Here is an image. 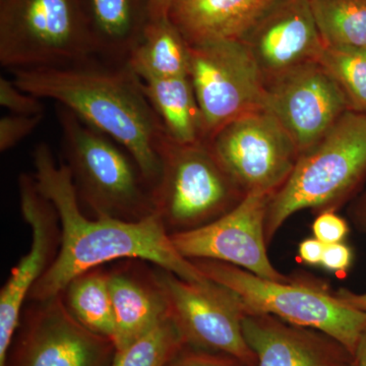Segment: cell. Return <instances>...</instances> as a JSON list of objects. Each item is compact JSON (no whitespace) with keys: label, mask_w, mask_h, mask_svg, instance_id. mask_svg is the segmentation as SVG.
<instances>
[{"label":"cell","mask_w":366,"mask_h":366,"mask_svg":"<svg viewBox=\"0 0 366 366\" xmlns=\"http://www.w3.org/2000/svg\"><path fill=\"white\" fill-rule=\"evenodd\" d=\"M33 163L38 189L59 214L61 240L56 259L34 285L28 300L61 295L79 274L122 259H143L189 282L207 280L194 262L175 249L157 214L139 221L108 216L91 220L79 209L71 171L66 163L56 162L48 144L36 146Z\"/></svg>","instance_id":"1"},{"label":"cell","mask_w":366,"mask_h":366,"mask_svg":"<svg viewBox=\"0 0 366 366\" xmlns=\"http://www.w3.org/2000/svg\"><path fill=\"white\" fill-rule=\"evenodd\" d=\"M14 85L52 99L122 146L151 190L161 174L167 134L144 95L143 81L127 64L98 57L64 66L14 69Z\"/></svg>","instance_id":"2"},{"label":"cell","mask_w":366,"mask_h":366,"mask_svg":"<svg viewBox=\"0 0 366 366\" xmlns=\"http://www.w3.org/2000/svg\"><path fill=\"white\" fill-rule=\"evenodd\" d=\"M62 150L78 196L96 217L139 221L155 213L151 189L137 163L112 137L57 104Z\"/></svg>","instance_id":"3"},{"label":"cell","mask_w":366,"mask_h":366,"mask_svg":"<svg viewBox=\"0 0 366 366\" xmlns=\"http://www.w3.org/2000/svg\"><path fill=\"white\" fill-rule=\"evenodd\" d=\"M366 174V113L349 109L322 139L298 157L292 172L269 201L267 242L303 209L337 203Z\"/></svg>","instance_id":"4"},{"label":"cell","mask_w":366,"mask_h":366,"mask_svg":"<svg viewBox=\"0 0 366 366\" xmlns=\"http://www.w3.org/2000/svg\"><path fill=\"white\" fill-rule=\"evenodd\" d=\"M206 278L225 286L242 300L247 315H269L295 326L329 335L355 352L366 330V312L346 305L320 286L262 278L226 262L194 259Z\"/></svg>","instance_id":"5"},{"label":"cell","mask_w":366,"mask_h":366,"mask_svg":"<svg viewBox=\"0 0 366 366\" xmlns=\"http://www.w3.org/2000/svg\"><path fill=\"white\" fill-rule=\"evenodd\" d=\"M94 57L83 0H0L2 66H64Z\"/></svg>","instance_id":"6"},{"label":"cell","mask_w":366,"mask_h":366,"mask_svg":"<svg viewBox=\"0 0 366 366\" xmlns=\"http://www.w3.org/2000/svg\"><path fill=\"white\" fill-rule=\"evenodd\" d=\"M160 154L162 168L152 199L169 234L213 222L244 197L208 142L183 146L167 136Z\"/></svg>","instance_id":"7"},{"label":"cell","mask_w":366,"mask_h":366,"mask_svg":"<svg viewBox=\"0 0 366 366\" xmlns=\"http://www.w3.org/2000/svg\"><path fill=\"white\" fill-rule=\"evenodd\" d=\"M189 76L204 142L236 118L264 108L266 81L242 40L189 46Z\"/></svg>","instance_id":"8"},{"label":"cell","mask_w":366,"mask_h":366,"mask_svg":"<svg viewBox=\"0 0 366 366\" xmlns=\"http://www.w3.org/2000/svg\"><path fill=\"white\" fill-rule=\"evenodd\" d=\"M243 194H274L292 172L300 151L279 120L264 109L236 118L208 142Z\"/></svg>","instance_id":"9"},{"label":"cell","mask_w":366,"mask_h":366,"mask_svg":"<svg viewBox=\"0 0 366 366\" xmlns=\"http://www.w3.org/2000/svg\"><path fill=\"white\" fill-rule=\"evenodd\" d=\"M157 268L167 295L170 320L185 344L257 366L255 354L243 335L247 312L233 291L208 278L189 282Z\"/></svg>","instance_id":"10"},{"label":"cell","mask_w":366,"mask_h":366,"mask_svg":"<svg viewBox=\"0 0 366 366\" xmlns=\"http://www.w3.org/2000/svg\"><path fill=\"white\" fill-rule=\"evenodd\" d=\"M31 301L21 315L6 366H112L114 342L83 326L62 293Z\"/></svg>","instance_id":"11"},{"label":"cell","mask_w":366,"mask_h":366,"mask_svg":"<svg viewBox=\"0 0 366 366\" xmlns=\"http://www.w3.org/2000/svg\"><path fill=\"white\" fill-rule=\"evenodd\" d=\"M273 194H245L234 208L213 222L182 232L171 233L175 249L185 259L226 262L269 279L291 278L274 269L267 254L266 218Z\"/></svg>","instance_id":"12"},{"label":"cell","mask_w":366,"mask_h":366,"mask_svg":"<svg viewBox=\"0 0 366 366\" xmlns=\"http://www.w3.org/2000/svg\"><path fill=\"white\" fill-rule=\"evenodd\" d=\"M262 109L283 125L301 155L350 107L333 76L319 61H310L267 81Z\"/></svg>","instance_id":"13"},{"label":"cell","mask_w":366,"mask_h":366,"mask_svg":"<svg viewBox=\"0 0 366 366\" xmlns=\"http://www.w3.org/2000/svg\"><path fill=\"white\" fill-rule=\"evenodd\" d=\"M19 190L21 215L32 229V244L0 291V366L6 365L24 302L56 259L61 240L59 214L38 189L34 175L21 174Z\"/></svg>","instance_id":"14"},{"label":"cell","mask_w":366,"mask_h":366,"mask_svg":"<svg viewBox=\"0 0 366 366\" xmlns=\"http://www.w3.org/2000/svg\"><path fill=\"white\" fill-rule=\"evenodd\" d=\"M264 81L310 61L326 47L310 0H276L242 39Z\"/></svg>","instance_id":"15"},{"label":"cell","mask_w":366,"mask_h":366,"mask_svg":"<svg viewBox=\"0 0 366 366\" xmlns=\"http://www.w3.org/2000/svg\"><path fill=\"white\" fill-rule=\"evenodd\" d=\"M242 329L257 366H354V355L346 347L317 330L249 314Z\"/></svg>","instance_id":"16"},{"label":"cell","mask_w":366,"mask_h":366,"mask_svg":"<svg viewBox=\"0 0 366 366\" xmlns=\"http://www.w3.org/2000/svg\"><path fill=\"white\" fill-rule=\"evenodd\" d=\"M143 259H122L108 269V283L114 310V344L124 350L170 319L169 303L158 268Z\"/></svg>","instance_id":"17"},{"label":"cell","mask_w":366,"mask_h":366,"mask_svg":"<svg viewBox=\"0 0 366 366\" xmlns=\"http://www.w3.org/2000/svg\"><path fill=\"white\" fill-rule=\"evenodd\" d=\"M276 0H173L169 19L189 46L242 40Z\"/></svg>","instance_id":"18"},{"label":"cell","mask_w":366,"mask_h":366,"mask_svg":"<svg viewBox=\"0 0 366 366\" xmlns=\"http://www.w3.org/2000/svg\"><path fill=\"white\" fill-rule=\"evenodd\" d=\"M98 59L127 64L151 21L149 0H83Z\"/></svg>","instance_id":"19"},{"label":"cell","mask_w":366,"mask_h":366,"mask_svg":"<svg viewBox=\"0 0 366 366\" xmlns=\"http://www.w3.org/2000/svg\"><path fill=\"white\" fill-rule=\"evenodd\" d=\"M143 90L171 141L183 146L204 142L201 112L189 76L149 79L143 81Z\"/></svg>","instance_id":"20"},{"label":"cell","mask_w":366,"mask_h":366,"mask_svg":"<svg viewBox=\"0 0 366 366\" xmlns=\"http://www.w3.org/2000/svg\"><path fill=\"white\" fill-rule=\"evenodd\" d=\"M127 64L143 81L189 76V45L169 16L151 21Z\"/></svg>","instance_id":"21"},{"label":"cell","mask_w":366,"mask_h":366,"mask_svg":"<svg viewBox=\"0 0 366 366\" xmlns=\"http://www.w3.org/2000/svg\"><path fill=\"white\" fill-rule=\"evenodd\" d=\"M64 302L71 315L86 329L114 342V310L108 269L104 266L89 269L72 279L64 291Z\"/></svg>","instance_id":"22"},{"label":"cell","mask_w":366,"mask_h":366,"mask_svg":"<svg viewBox=\"0 0 366 366\" xmlns=\"http://www.w3.org/2000/svg\"><path fill=\"white\" fill-rule=\"evenodd\" d=\"M326 46L366 47V0H310Z\"/></svg>","instance_id":"23"},{"label":"cell","mask_w":366,"mask_h":366,"mask_svg":"<svg viewBox=\"0 0 366 366\" xmlns=\"http://www.w3.org/2000/svg\"><path fill=\"white\" fill-rule=\"evenodd\" d=\"M317 61L340 86L350 109L366 112V47L326 46Z\"/></svg>","instance_id":"24"},{"label":"cell","mask_w":366,"mask_h":366,"mask_svg":"<svg viewBox=\"0 0 366 366\" xmlns=\"http://www.w3.org/2000/svg\"><path fill=\"white\" fill-rule=\"evenodd\" d=\"M184 344L169 319L124 350L117 351L112 366H166Z\"/></svg>","instance_id":"25"},{"label":"cell","mask_w":366,"mask_h":366,"mask_svg":"<svg viewBox=\"0 0 366 366\" xmlns=\"http://www.w3.org/2000/svg\"><path fill=\"white\" fill-rule=\"evenodd\" d=\"M0 105L11 114H44V106L40 98L21 91L14 85L13 79L0 78Z\"/></svg>","instance_id":"26"},{"label":"cell","mask_w":366,"mask_h":366,"mask_svg":"<svg viewBox=\"0 0 366 366\" xmlns=\"http://www.w3.org/2000/svg\"><path fill=\"white\" fill-rule=\"evenodd\" d=\"M44 118L39 115H6L0 119V151L4 153L35 131Z\"/></svg>","instance_id":"27"},{"label":"cell","mask_w":366,"mask_h":366,"mask_svg":"<svg viewBox=\"0 0 366 366\" xmlns=\"http://www.w3.org/2000/svg\"><path fill=\"white\" fill-rule=\"evenodd\" d=\"M166 366H252L228 354L211 352L184 344Z\"/></svg>","instance_id":"28"},{"label":"cell","mask_w":366,"mask_h":366,"mask_svg":"<svg viewBox=\"0 0 366 366\" xmlns=\"http://www.w3.org/2000/svg\"><path fill=\"white\" fill-rule=\"evenodd\" d=\"M315 237L325 244L343 242L348 235V224L342 217L334 212L326 211L320 213L312 224Z\"/></svg>","instance_id":"29"},{"label":"cell","mask_w":366,"mask_h":366,"mask_svg":"<svg viewBox=\"0 0 366 366\" xmlns=\"http://www.w3.org/2000/svg\"><path fill=\"white\" fill-rule=\"evenodd\" d=\"M353 262V252L349 245L343 242L326 244L320 266L331 273H345Z\"/></svg>","instance_id":"30"},{"label":"cell","mask_w":366,"mask_h":366,"mask_svg":"<svg viewBox=\"0 0 366 366\" xmlns=\"http://www.w3.org/2000/svg\"><path fill=\"white\" fill-rule=\"evenodd\" d=\"M325 247L326 244L317 238H307L300 242V249H298L300 259L308 266H320Z\"/></svg>","instance_id":"31"},{"label":"cell","mask_w":366,"mask_h":366,"mask_svg":"<svg viewBox=\"0 0 366 366\" xmlns=\"http://www.w3.org/2000/svg\"><path fill=\"white\" fill-rule=\"evenodd\" d=\"M336 295L346 305H350L356 310L366 312V293L358 295V293H354L347 289H340Z\"/></svg>","instance_id":"32"},{"label":"cell","mask_w":366,"mask_h":366,"mask_svg":"<svg viewBox=\"0 0 366 366\" xmlns=\"http://www.w3.org/2000/svg\"><path fill=\"white\" fill-rule=\"evenodd\" d=\"M150 1L151 21L168 18L173 0H149Z\"/></svg>","instance_id":"33"},{"label":"cell","mask_w":366,"mask_h":366,"mask_svg":"<svg viewBox=\"0 0 366 366\" xmlns=\"http://www.w3.org/2000/svg\"><path fill=\"white\" fill-rule=\"evenodd\" d=\"M354 366H366V330L354 352Z\"/></svg>","instance_id":"34"},{"label":"cell","mask_w":366,"mask_h":366,"mask_svg":"<svg viewBox=\"0 0 366 366\" xmlns=\"http://www.w3.org/2000/svg\"><path fill=\"white\" fill-rule=\"evenodd\" d=\"M356 222L362 231L366 232V199L356 213Z\"/></svg>","instance_id":"35"}]
</instances>
